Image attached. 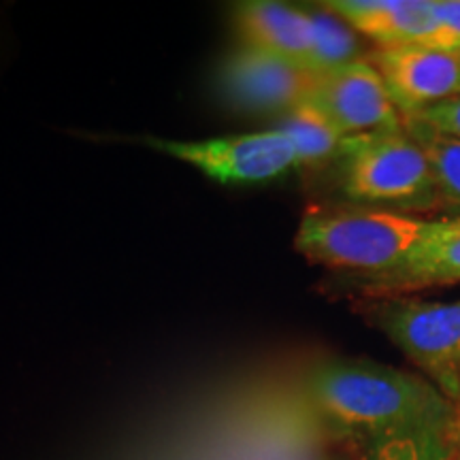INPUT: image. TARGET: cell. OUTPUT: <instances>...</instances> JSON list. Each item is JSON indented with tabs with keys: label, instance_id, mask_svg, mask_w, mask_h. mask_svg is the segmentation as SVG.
I'll list each match as a JSON object with an SVG mask.
<instances>
[{
	"label": "cell",
	"instance_id": "ba28073f",
	"mask_svg": "<svg viewBox=\"0 0 460 460\" xmlns=\"http://www.w3.org/2000/svg\"><path fill=\"white\" fill-rule=\"evenodd\" d=\"M371 65L386 82L401 115L422 111L437 102L460 96V56L424 45L379 48Z\"/></svg>",
	"mask_w": 460,
	"mask_h": 460
},
{
	"label": "cell",
	"instance_id": "6da1fadb",
	"mask_svg": "<svg viewBox=\"0 0 460 460\" xmlns=\"http://www.w3.org/2000/svg\"><path fill=\"white\" fill-rule=\"evenodd\" d=\"M305 390L326 424L373 450L460 433V410L435 384L382 362H320Z\"/></svg>",
	"mask_w": 460,
	"mask_h": 460
},
{
	"label": "cell",
	"instance_id": "7a4b0ae2",
	"mask_svg": "<svg viewBox=\"0 0 460 460\" xmlns=\"http://www.w3.org/2000/svg\"><path fill=\"white\" fill-rule=\"evenodd\" d=\"M429 224L424 217L371 207L309 211L298 224L295 247L309 262L367 281L394 271Z\"/></svg>",
	"mask_w": 460,
	"mask_h": 460
},
{
	"label": "cell",
	"instance_id": "8fae6325",
	"mask_svg": "<svg viewBox=\"0 0 460 460\" xmlns=\"http://www.w3.org/2000/svg\"><path fill=\"white\" fill-rule=\"evenodd\" d=\"M322 9L379 48L422 45L437 28L435 0H331Z\"/></svg>",
	"mask_w": 460,
	"mask_h": 460
},
{
	"label": "cell",
	"instance_id": "3957f363",
	"mask_svg": "<svg viewBox=\"0 0 460 460\" xmlns=\"http://www.w3.org/2000/svg\"><path fill=\"white\" fill-rule=\"evenodd\" d=\"M337 158L339 190L354 207L424 211L441 200L429 160L405 128L348 137Z\"/></svg>",
	"mask_w": 460,
	"mask_h": 460
},
{
	"label": "cell",
	"instance_id": "9a60e30c",
	"mask_svg": "<svg viewBox=\"0 0 460 460\" xmlns=\"http://www.w3.org/2000/svg\"><path fill=\"white\" fill-rule=\"evenodd\" d=\"M458 435L435 437V439L394 441L373 450V460H452L456 452Z\"/></svg>",
	"mask_w": 460,
	"mask_h": 460
},
{
	"label": "cell",
	"instance_id": "5bb4252c",
	"mask_svg": "<svg viewBox=\"0 0 460 460\" xmlns=\"http://www.w3.org/2000/svg\"><path fill=\"white\" fill-rule=\"evenodd\" d=\"M315 22V51L312 60V71L322 73L335 68L339 65L358 60V41H356V31H352L341 17L331 11L322 9L312 13Z\"/></svg>",
	"mask_w": 460,
	"mask_h": 460
},
{
	"label": "cell",
	"instance_id": "4fadbf2b",
	"mask_svg": "<svg viewBox=\"0 0 460 460\" xmlns=\"http://www.w3.org/2000/svg\"><path fill=\"white\" fill-rule=\"evenodd\" d=\"M402 128L418 143L429 160L441 200L460 207V139L430 128L410 115H402Z\"/></svg>",
	"mask_w": 460,
	"mask_h": 460
},
{
	"label": "cell",
	"instance_id": "277c9868",
	"mask_svg": "<svg viewBox=\"0 0 460 460\" xmlns=\"http://www.w3.org/2000/svg\"><path fill=\"white\" fill-rule=\"evenodd\" d=\"M365 314L460 410V301L382 298Z\"/></svg>",
	"mask_w": 460,
	"mask_h": 460
},
{
	"label": "cell",
	"instance_id": "8992f818",
	"mask_svg": "<svg viewBox=\"0 0 460 460\" xmlns=\"http://www.w3.org/2000/svg\"><path fill=\"white\" fill-rule=\"evenodd\" d=\"M307 101L329 115L345 137L402 130V115L386 82L367 60L314 73Z\"/></svg>",
	"mask_w": 460,
	"mask_h": 460
},
{
	"label": "cell",
	"instance_id": "2e32d148",
	"mask_svg": "<svg viewBox=\"0 0 460 460\" xmlns=\"http://www.w3.org/2000/svg\"><path fill=\"white\" fill-rule=\"evenodd\" d=\"M435 32L422 45L460 56V0H435Z\"/></svg>",
	"mask_w": 460,
	"mask_h": 460
},
{
	"label": "cell",
	"instance_id": "30bf717a",
	"mask_svg": "<svg viewBox=\"0 0 460 460\" xmlns=\"http://www.w3.org/2000/svg\"><path fill=\"white\" fill-rule=\"evenodd\" d=\"M234 26L243 48L286 58L312 71L315 22L309 11L271 0H252L234 7Z\"/></svg>",
	"mask_w": 460,
	"mask_h": 460
},
{
	"label": "cell",
	"instance_id": "5b68a950",
	"mask_svg": "<svg viewBox=\"0 0 460 460\" xmlns=\"http://www.w3.org/2000/svg\"><path fill=\"white\" fill-rule=\"evenodd\" d=\"M146 143L220 183H264L298 166L295 143L279 128L200 141L149 137Z\"/></svg>",
	"mask_w": 460,
	"mask_h": 460
},
{
	"label": "cell",
	"instance_id": "e0dca14e",
	"mask_svg": "<svg viewBox=\"0 0 460 460\" xmlns=\"http://www.w3.org/2000/svg\"><path fill=\"white\" fill-rule=\"evenodd\" d=\"M410 118H416L420 122L429 124L430 128L446 132V135L458 137L460 139V96L444 102H437L422 111L411 113Z\"/></svg>",
	"mask_w": 460,
	"mask_h": 460
},
{
	"label": "cell",
	"instance_id": "9c48e42d",
	"mask_svg": "<svg viewBox=\"0 0 460 460\" xmlns=\"http://www.w3.org/2000/svg\"><path fill=\"white\" fill-rule=\"evenodd\" d=\"M460 281V216L430 220L427 233L394 271L358 281L369 298H388L411 290Z\"/></svg>",
	"mask_w": 460,
	"mask_h": 460
},
{
	"label": "cell",
	"instance_id": "ac0fdd59",
	"mask_svg": "<svg viewBox=\"0 0 460 460\" xmlns=\"http://www.w3.org/2000/svg\"><path fill=\"white\" fill-rule=\"evenodd\" d=\"M452 460H460V437H458V444H456V452H454Z\"/></svg>",
	"mask_w": 460,
	"mask_h": 460
},
{
	"label": "cell",
	"instance_id": "7c38bea8",
	"mask_svg": "<svg viewBox=\"0 0 460 460\" xmlns=\"http://www.w3.org/2000/svg\"><path fill=\"white\" fill-rule=\"evenodd\" d=\"M278 128L295 143L298 164H320L337 158L348 137L332 124V119L312 101L284 113Z\"/></svg>",
	"mask_w": 460,
	"mask_h": 460
},
{
	"label": "cell",
	"instance_id": "52a82bcc",
	"mask_svg": "<svg viewBox=\"0 0 460 460\" xmlns=\"http://www.w3.org/2000/svg\"><path fill=\"white\" fill-rule=\"evenodd\" d=\"M220 84L230 102L241 109L288 113L309 99L314 71L286 58L243 48L226 60Z\"/></svg>",
	"mask_w": 460,
	"mask_h": 460
}]
</instances>
